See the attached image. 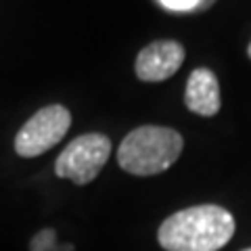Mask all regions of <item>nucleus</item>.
<instances>
[{
	"label": "nucleus",
	"instance_id": "f257e3e1",
	"mask_svg": "<svg viewBox=\"0 0 251 251\" xmlns=\"http://www.w3.org/2000/svg\"><path fill=\"white\" fill-rule=\"evenodd\" d=\"M234 218L220 205H195L163 220L157 239L166 251H218L232 239Z\"/></svg>",
	"mask_w": 251,
	"mask_h": 251
},
{
	"label": "nucleus",
	"instance_id": "f03ea898",
	"mask_svg": "<svg viewBox=\"0 0 251 251\" xmlns=\"http://www.w3.org/2000/svg\"><path fill=\"white\" fill-rule=\"evenodd\" d=\"M180 132L166 126H140L122 140L117 163L132 176H155L170 170L182 153Z\"/></svg>",
	"mask_w": 251,
	"mask_h": 251
},
{
	"label": "nucleus",
	"instance_id": "7ed1b4c3",
	"mask_svg": "<svg viewBox=\"0 0 251 251\" xmlns=\"http://www.w3.org/2000/svg\"><path fill=\"white\" fill-rule=\"evenodd\" d=\"M111 155V140L100 132H90L74 138L54 161V174L74 184H90Z\"/></svg>",
	"mask_w": 251,
	"mask_h": 251
},
{
	"label": "nucleus",
	"instance_id": "20e7f679",
	"mask_svg": "<svg viewBox=\"0 0 251 251\" xmlns=\"http://www.w3.org/2000/svg\"><path fill=\"white\" fill-rule=\"evenodd\" d=\"M69 126H72V113L63 105L38 109L15 136V153L19 157H38L46 153L65 138Z\"/></svg>",
	"mask_w": 251,
	"mask_h": 251
},
{
	"label": "nucleus",
	"instance_id": "39448f33",
	"mask_svg": "<svg viewBox=\"0 0 251 251\" xmlns=\"http://www.w3.org/2000/svg\"><path fill=\"white\" fill-rule=\"evenodd\" d=\"M184 46L176 40H157L138 52L134 72L143 82H163L184 63Z\"/></svg>",
	"mask_w": 251,
	"mask_h": 251
},
{
	"label": "nucleus",
	"instance_id": "423d86ee",
	"mask_svg": "<svg viewBox=\"0 0 251 251\" xmlns=\"http://www.w3.org/2000/svg\"><path fill=\"white\" fill-rule=\"evenodd\" d=\"M184 105L188 111L203 117H211L220 111V105H222L220 84L211 69L199 67L191 72L184 88Z\"/></svg>",
	"mask_w": 251,
	"mask_h": 251
},
{
	"label": "nucleus",
	"instance_id": "0eeeda50",
	"mask_svg": "<svg viewBox=\"0 0 251 251\" xmlns=\"http://www.w3.org/2000/svg\"><path fill=\"white\" fill-rule=\"evenodd\" d=\"M29 251H74V245H69V243L61 245V243H57L54 228H44L31 239Z\"/></svg>",
	"mask_w": 251,
	"mask_h": 251
},
{
	"label": "nucleus",
	"instance_id": "6e6552de",
	"mask_svg": "<svg viewBox=\"0 0 251 251\" xmlns=\"http://www.w3.org/2000/svg\"><path fill=\"white\" fill-rule=\"evenodd\" d=\"M159 4L168 11L176 13H197L201 6V0H159Z\"/></svg>",
	"mask_w": 251,
	"mask_h": 251
},
{
	"label": "nucleus",
	"instance_id": "1a4fd4ad",
	"mask_svg": "<svg viewBox=\"0 0 251 251\" xmlns=\"http://www.w3.org/2000/svg\"><path fill=\"white\" fill-rule=\"evenodd\" d=\"M218 2V0H201V6H199V11L197 13H201V11H207V9H211Z\"/></svg>",
	"mask_w": 251,
	"mask_h": 251
},
{
	"label": "nucleus",
	"instance_id": "9d476101",
	"mask_svg": "<svg viewBox=\"0 0 251 251\" xmlns=\"http://www.w3.org/2000/svg\"><path fill=\"white\" fill-rule=\"evenodd\" d=\"M247 52H249V57H251V44H249V49H247Z\"/></svg>",
	"mask_w": 251,
	"mask_h": 251
},
{
	"label": "nucleus",
	"instance_id": "9b49d317",
	"mask_svg": "<svg viewBox=\"0 0 251 251\" xmlns=\"http://www.w3.org/2000/svg\"><path fill=\"white\" fill-rule=\"evenodd\" d=\"M243 251H251V247H249V249H243Z\"/></svg>",
	"mask_w": 251,
	"mask_h": 251
}]
</instances>
